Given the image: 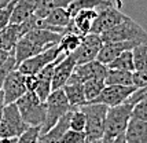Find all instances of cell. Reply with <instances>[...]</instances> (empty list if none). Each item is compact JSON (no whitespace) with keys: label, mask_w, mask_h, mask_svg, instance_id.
I'll list each match as a JSON object with an SVG mask.
<instances>
[{"label":"cell","mask_w":147,"mask_h":143,"mask_svg":"<svg viewBox=\"0 0 147 143\" xmlns=\"http://www.w3.org/2000/svg\"><path fill=\"white\" fill-rule=\"evenodd\" d=\"M103 43H115V41H129V40H142L147 43V32L132 18H127L114 28L103 32L100 34Z\"/></svg>","instance_id":"cell-4"},{"label":"cell","mask_w":147,"mask_h":143,"mask_svg":"<svg viewBox=\"0 0 147 143\" xmlns=\"http://www.w3.org/2000/svg\"><path fill=\"white\" fill-rule=\"evenodd\" d=\"M135 72L147 70V43L139 44L132 50Z\"/></svg>","instance_id":"cell-26"},{"label":"cell","mask_w":147,"mask_h":143,"mask_svg":"<svg viewBox=\"0 0 147 143\" xmlns=\"http://www.w3.org/2000/svg\"><path fill=\"white\" fill-rule=\"evenodd\" d=\"M87 143H88V142H87Z\"/></svg>","instance_id":"cell-41"},{"label":"cell","mask_w":147,"mask_h":143,"mask_svg":"<svg viewBox=\"0 0 147 143\" xmlns=\"http://www.w3.org/2000/svg\"><path fill=\"white\" fill-rule=\"evenodd\" d=\"M70 111L66 113L63 117L61 118V120L52 127L51 130H48L47 132L40 134V138H38L37 143H62V138H63L65 132L69 130Z\"/></svg>","instance_id":"cell-15"},{"label":"cell","mask_w":147,"mask_h":143,"mask_svg":"<svg viewBox=\"0 0 147 143\" xmlns=\"http://www.w3.org/2000/svg\"><path fill=\"white\" fill-rule=\"evenodd\" d=\"M4 107H6L4 95H3V91H0V120H1V117H3V111H4Z\"/></svg>","instance_id":"cell-36"},{"label":"cell","mask_w":147,"mask_h":143,"mask_svg":"<svg viewBox=\"0 0 147 143\" xmlns=\"http://www.w3.org/2000/svg\"><path fill=\"white\" fill-rule=\"evenodd\" d=\"M111 143H127V140H125V135H124V134H122V135H120L118 138H115Z\"/></svg>","instance_id":"cell-38"},{"label":"cell","mask_w":147,"mask_h":143,"mask_svg":"<svg viewBox=\"0 0 147 143\" xmlns=\"http://www.w3.org/2000/svg\"><path fill=\"white\" fill-rule=\"evenodd\" d=\"M61 55H63V52H61L58 46H54L48 50H45V51L37 54V55H33L30 58L25 59L24 62H21L17 66V69L25 76H34L43 67L52 63L54 61H57Z\"/></svg>","instance_id":"cell-8"},{"label":"cell","mask_w":147,"mask_h":143,"mask_svg":"<svg viewBox=\"0 0 147 143\" xmlns=\"http://www.w3.org/2000/svg\"><path fill=\"white\" fill-rule=\"evenodd\" d=\"M124 135L127 143H147V121L132 117Z\"/></svg>","instance_id":"cell-17"},{"label":"cell","mask_w":147,"mask_h":143,"mask_svg":"<svg viewBox=\"0 0 147 143\" xmlns=\"http://www.w3.org/2000/svg\"><path fill=\"white\" fill-rule=\"evenodd\" d=\"M63 91L71 109L81 107L84 105H87L85 95H84V87L81 83H69L63 87Z\"/></svg>","instance_id":"cell-19"},{"label":"cell","mask_w":147,"mask_h":143,"mask_svg":"<svg viewBox=\"0 0 147 143\" xmlns=\"http://www.w3.org/2000/svg\"><path fill=\"white\" fill-rule=\"evenodd\" d=\"M146 41L142 40H129V41H115V43H103L102 48L98 52L96 61L103 65H109L110 62L115 59L121 52L124 51H132L136 46L143 44Z\"/></svg>","instance_id":"cell-13"},{"label":"cell","mask_w":147,"mask_h":143,"mask_svg":"<svg viewBox=\"0 0 147 143\" xmlns=\"http://www.w3.org/2000/svg\"><path fill=\"white\" fill-rule=\"evenodd\" d=\"M76 65H77L76 58H74L73 52L71 54H66L63 58L58 62L55 65V69H54V74H52V81H51L52 91L63 88L65 85L67 84V81H69V78H70Z\"/></svg>","instance_id":"cell-14"},{"label":"cell","mask_w":147,"mask_h":143,"mask_svg":"<svg viewBox=\"0 0 147 143\" xmlns=\"http://www.w3.org/2000/svg\"><path fill=\"white\" fill-rule=\"evenodd\" d=\"M28 128L29 125L22 120L17 105H6L0 120V138H18Z\"/></svg>","instance_id":"cell-7"},{"label":"cell","mask_w":147,"mask_h":143,"mask_svg":"<svg viewBox=\"0 0 147 143\" xmlns=\"http://www.w3.org/2000/svg\"><path fill=\"white\" fill-rule=\"evenodd\" d=\"M21 117L29 127H41L47 114V105L32 91H26L15 102Z\"/></svg>","instance_id":"cell-2"},{"label":"cell","mask_w":147,"mask_h":143,"mask_svg":"<svg viewBox=\"0 0 147 143\" xmlns=\"http://www.w3.org/2000/svg\"><path fill=\"white\" fill-rule=\"evenodd\" d=\"M106 85H135L134 84V72L118 70V69H109L105 77Z\"/></svg>","instance_id":"cell-20"},{"label":"cell","mask_w":147,"mask_h":143,"mask_svg":"<svg viewBox=\"0 0 147 143\" xmlns=\"http://www.w3.org/2000/svg\"><path fill=\"white\" fill-rule=\"evenodd\" d=\"M132 117L138 118V120L147 121V99L140 101V102H138V103L134 105V109H132Z\"/></svg>","instance_id":"cell-31"},{"label":"cell","mask_w":147,"mask_h":143,"mask_svg":"<svg viewBox=\"0 0 147 143\" xmlns=\"http://www.w3.org/2000/svg\"><path fill=\"white\" fill-rule=\"evenodd\" d=\"M83 87L85 101H87V103H91L94 99L99 96V94L103 91L106 84H105L103 78H91V80H87L85 83H83Z\"/></svg>","instance_id":"cell-22"},{"label":"cell","mask_w":147,"mask_h":143,"mask_svg":"<svg viewBox=\"0 0 147 143\" xmlns=\"http://www.w3.org/2000/svg\"><path fill=\"white\" fill-rule=\"evenodd\" d=\"M15 3H17V0H10L7 4L0 7V32L10 24L11 14H13V10L15 7Z\"/></svg>","instance_id":"cell-29"},{"label":"cell","mask_w":147,"mask_h":143,"mask_svg":"<svg viewBox=\"0 0 147 143\" xmlns=\"http://www.w3.org/2000/svg\"><path fill=\"white\" fill-rule=\"evenodd\" d=\"M85 114V138L87 142L92 143L102 140L105 132V121L109 107L102 103H87L80 107Z\"/></svg>","instance_id":"cell-3"},{"label":"cell","mask_w":147,"mask_h":143,"mask_svg":"<svg viewBox=\"0 0 147 143\" xmlns=\"http://www.w3.org/2000/svg\"><path fill=\"white\" fill-rule=\"evenodd\" d=\"M132 109H134V105L128 102L114 106V107H109L106 121H105V132L100 142L111 143L115 138L125 134L129 120L132 118Z\"/></svg>","instance_id":"cell-1"},{"label":"cell","mask_w":147,"mask_h":143,"mask_svg":"<svg viewBox=\"0 0 147 143\" xmlns=\"http://www.w3.org/2000/svg\"><path fill=\"white\" fill-rule=\"evenodd\" d=\"M1 91L4 95L6 105L15 103L19 98L28 91L26 90V76L22 74L18 69L11 70L4 78Z\"/></svg>","instance_id":"cell-10"},{"label":"cell","mask_w":147,"mask_h":143,"mask_svg":"<svg viewBox=\"0 0 147 143\" xmlns=\"http://www.w3.org/2000/svg\"><path fill=\"white\" fill-rule=\"evenodd\" d=\"M85 114L80 107L71 109L70 120H69V130L76 131V132H84L85 131Z\"/></svg>","instance_id":"cell-27"},{"label":"cell","mask_w":147,"mask_h":143,"mask_svg":"<svg viewBox=\"0 0 147 143\" xmlns=\"http://www.w3.org/2000/svg\"><path fill=\"white\" fill-rule=\"evenodd\" d=\"M41 134V127H29L17 138V143H37Z\"/></svg>","instance_id":"cell-28"},{"label":"cell","mask_w":147,"mask_h":143,"mask_svg":"<svg viewBox=\"0 0 147 143\" xmlns=\"http://www.w3.org/2000/svg\"><path fill=\"white\" fill-rule=\"evenodd\" d=\"M138 90L136 85H106L99 96L94 99L91 103H102L107 107H114L125 103L129 96Z\"/></svg>","instance_id":"cell-9"},{"label":"cell","mask_w":147,"mask_h":143,"mask_svg":"<svg viewBox=\"0 0 147 143\" xmlns=\"http://www.w3.org/2000/svg\"><path fill=\"white\" fill-rule=\"evenodd\" d=\"M109 69H118V70H127V72H135L134 65V55L132 51H124L121 52L115 59H113L107 65Z\"/></svg>","instance_id":"cell-24"},{"label":"cell","mask_w":147,"mask_h":143,"mask_svg":"<svg viewBox=\"0 0 147 143\" xmlns=\"http://www.w3.org/2000/svg\"><path fill=\"white\" fill-rule=\"evenodd\" d=\"M80 43H81V36L76 33H65L58 43V48L63 54H71L78 48Z\"/></svg>","instance_id":"cell-25"},{"label":"cell","mask_w":147,"mask_h":143,"mask_svg":"<svg viewBox=\"0 0 147 143\" xmlns=\"http://www.w3.org/2000/svg\"><path fill=\"white\" fill-rule=\"evenodd\" d=\"M11 55H14V51L10 52V51H6V50H1V48H0V69L3 67V65L8 61V58H10Z\"/></svg>","instance_id":"cell-35"},{"label":"cell","mask_w":147,"mask_h":143,"mask_svg":"<svg viewBox=\"0 0 147 143\" xmlns=\"http://www.w3.org/2000/svg\"><path fill=\"white\" fill-rule=\"evenodd\" d=\"M8 1H10V0H0V7H1V6H4V4H7Z\"/></svg>","instance_id":"cell-39"},{"label":"cell","mask_w":147,"mask_h":143,"mask_svg":"<svg viewBox=\"0 0 147 143\" xmlns=\"http://www.w3.org/2000/svg\"><path fill=\"white\" fill-rule=\"evenodd\" d=\"M103 46V40L100 34L95 33H88L81 37V43L76 51L73 52L74 58H76L77 65H83L91 61H95L98 57V52Z\"/></svg>","instance_id":"cell-11"},{"label":"cell","mask_w":147,"mask_h":143,"mask_svg":"<svg viewBox=\"0 0 147 143\" xmlns=\"http://www.w3.org/2000/svg\"><path fill=\"white\" fill-rule=\"evenodd\" d=\"M45 105H47V114H45L44 123L41 125V134L51 130L66 113H69L71 110L69 101L65 95L63 88L52 91L50 94V96L47 98Z\"/></svg>","instance_id":"cell-5"},{"label":"cell","mask_w":147,"mask_h":143,"mask_svg":"<svg viewBox=\"0 0 147 143\" xmlns=\"http://www.w3.org/2000/svg\"><path fill=\"white\" fill-rule=\"evenodd\" d=\"M92 143H102L100 140H96V142H92Z\"/></svg>","instance_id":"cell-40"},{"label":"cell","mask_w":147,"mask_h":143,"mask_svg":"<svg viewBox=\"0 0 147 143\" xmlns=\"http://www.w3.org/2000/svg\"><path fill=\"white\" fill-rule=\"evenodd\" d=\"M38 3L40 0H17L10 24H21L28 18H30L38 7Z\"/></svg>","instance_id":"cell-16"},{"label":"cell","mask_w":147,"mask_h":143,"mask_svg":"<svg viewBox=\"0 0 147 143\" xmlns=\"http://www.w3.org/2000/svg\"><path fill=\"white\" fill-rule=\"evenodd\" d=\"M62 143H87L85 132H76V131L67 130L62 138Z\"/></svg>","instance_id":"cell-30"},{"label":"cell","mask_w":147,"mask_h":143,"mask_svg":"<svg viewBox=\"0 0 147 143\" xmlns=\"http://www.w3.org/2000/svg\"><path fill=\"white\" fill-rule=\"evenodd\" d=\"M14 69H17V62H15L14 55H11V57L8 58V61H7L6 63L3 65V67L0 69V91H1V88H3V83H4V78H6V76L11 70H14Z\"/></svg>","instance_id":"cell-32"},{"label":"cell","mask_w":147,"mask_h":143,"mask_svg":"<svg viewBox=\"0 0 147 143\" xmlns=\"http://www.w3.org/2000/svg\"><path fill=\"white\" fill-rule=\"evenodd\" d=\"M134 84L138 88L147 85V70L143 72H134Z\"/></svg>","instance_id":"cell-34"},{"label":"cell","mask_w":147,"mask_h":143,"mask_svg":"<svg viewBox=\"0 0 147 143\" xmlns=\"http://www.w3.org/2000/svg\"><path fill=\"white\" fill-rule=\"evenodd\" d=\"M71 1L73 0H40L38 7L36 8V11H34L33 15L36 18H38V20L44 18L55 8H66Z\"/></svg>","instance_id":"cell-21"},{"label":"cell","mask_w":147,"mask_h":143,"mask_svg":"<svg viewBox=\"0 0 147 143\" xmlns=\"http://www.w3.org/2000/svg\"><path fill=\"white\" fill-rule=\"evenodd\" d=\"M144 99H147V85L146 87H142V88H138L129 96V99L127 102L131 105H135V103H138V102H140V101H144Z\"/></svg>","instance_id":"cell-33"},{"label":"cell","mask_w":147,"mask_h":143,"mask_svg":"<svg viewBox=\"0 0 147 143\" xmlns=\"http://www.w3.org/2000/svg\"><path fill=\"white\" fill-rule=\"evenodd\" d=\"M96 15L98 11L96 8H91V10H81L71 18L73 21V25L76 26V29L78 30V33L81 36H85L91 33L92 30V25L96 20Z\"/></svg>","instance_id":"cell-18"},{"label":"cell","mask_w":147,"mask_h":143,"mask_svg":"<svg viewBox=\"0 0 147 143\" xmlns=\"http://www.w3.org/2000/svg\"><path fill=\"white\" fill-rule=\"evenodd\" d=\"M96 11H98V15L91 30V33H95V34H102L103 32L114 28L115 25H118L120 22L128 18V15H125L120 8H117L113 1L96 7Z\"/></svg>","instance_id":"cell-6"},{"label":"cell","mask_w":147,"mask_h":143,"mask_svg":"<svg viewBox=\"0 0 147 143\" xmlns=\"http://www.w3.org/2000/svg\"><path fill=\"white\" fill-rule=\"evenodd\" d=\"M106 74H107V66L95 59V61H91V62H87L83 65L74 66V70L71 73L67 84L69 83H81L83 84L91 78H103L105 80Z\"/></svg>","instance_id":"cell-12"},{"label":"cell","mask_w":147,"mask_h":143,"mask_svg":"<svg viewBox=\"0 0 147 143\" xmlns=\"http://www.w3.org/2000/svg\"><path fill=\"white\" fill-rule=\"evenodd\" d=\"M0 143H17V138H0Z\"/></svg>","instance_id":"cell-37"},{"label":"cell","mask_w":147,"mask_h":143,"mask_svg":"<svg viewBox=\"0 0 147 143\" xmlns=\"http://www.w3.org/2000/svg\"><path fill=\"white\" fill-rule=\"evenodd\" d=\"M111 0H73L69 6L66 7L67 13L70 14V17L73 18L78 11L81 10H91V8H96L99 6L107 4Z\"/></svg>","instance_id":"cell-23"}]
</instances>
